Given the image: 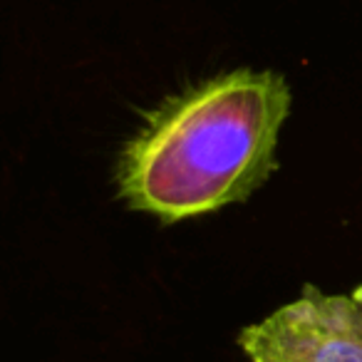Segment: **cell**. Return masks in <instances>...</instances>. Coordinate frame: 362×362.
<instances>
[{"label":"cell","instance_id":"cell-1","mask_svg":"<svg viewBox=\"0 0 362 362\" xmlns=\"http://www.w3.org/2000/svg\"><path fill=\"white\" fill-rule=\"evenodd\" d=\"M291 87L271 70H233L146 115L117 161L127 209L176 223L241 204L276 171Z\"/></svg>","mask_w":362,"mask_h":362},{"label":"cell","instance_id":"cell-2","mask_svg":"<svg viewBox=\"0 0 362 362\" xmlns=\"http://www.w3.org/2000/svg\"><path fill=\"white\" fill-rule=\"evenodd\" d=\"M248 362H362V286L322 293L315 286L238 335Z\"/></svg>","mask_w":362,"mask_h":362}]
</instances>
